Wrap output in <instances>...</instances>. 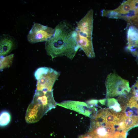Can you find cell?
<instances>
[{
    "mask_svg": "<svg viewBox=\"0 0 138 138\" xmlns=\"http://www.w3.org/2000/svg\"><path fill=\"white\" fill-rule=\"evenodd\" d=\"M79 138H93L91 135L87 133V134L81 135Z\"/></svg>",
    "mask_w": 138,
    "mask_h": 138,
    "instance_id": "2e32d148",
    "label": "cell"
},
{
    "mask_svg": "<svg viewBox=\"0 0 138 138\" xmlns=\"http://www.w3.org/2000/svg\"><path fill=\"white\" fill-rule=\"evenodd\" d=\"M56 105L53 98V90H36L26 111V121L29 123L37 122L49 110L55 108Z\"/></svg>",
    "mask_w": 138,
    "mask_h": 138,
    "instance_id": "7a4b0ae2",
    "label": "cell"
},
{
    "mask_svg": "<svg viewBox=\"0 0 138 138\" xmlns=\"http://www.w3.org/2000/svg\"><path fill=\"white\" fill-rule=\"evenodd\" d=\"M93 138H113V137L112 136H109V137H92Z\"/></svg>",
    "mask_w": 138,
    "mask_h": 138,
    "instance_id": "ac0fdd59",
    "label": "cell"
},
{
    "mask_svg": "<svg viewBox=\"0 0 138 138\" xmlns=\"http://www.w3.org/2000/svg\"><path fill=\"white\" fill-rule=\"evenodd\" d=\"M138 29V14L130 19L128 22Z\"/></svg>",
    "mask_w": 138,
    "mask_h": 138,
    "instance_id": "5bb4252c",
    "label": "cell"
},
{
    "mask_svg": "<svg viewBox=\"0 0 138 138\" xmlns=\"http://www.w3.org/2000/svg\"><path fill=\"white\" fill-rule=\"evenodd\" d=\"M11 117L9 113L7 111L2 112L0 116V124L1 126L8 125L10 120Z\"/></svg>",
    "mask_w": 138,
    "mask_h": 138,
    "instance_id": "4fadbf2b",
    "label": "cell"
},
{
    "mask_svg": "<svg viewBox=\"0 0 138 138\" xmlns=\"http://www.w3.org/2000/svg\"><path fill=\"white\" fill-rule=\"evenodd\" d=\"M60 75L59 72L47 67H41L35 71L34 76L37 80L36 90L52 91L55 81Z\"/></svg>",
    "mask_w": 138,
    "mask_h": 138,
    "instance_id": "5b68a950",
    "label": "cell"
},
{
    "mask_svg": "<svg viewBox=\"0 0 138 138\" xmlns=\"http://www.w3.org/2000/svg\"><path fill=\"white\" fill-rule=\"evenodd\" d=\"M14 56L13 54L4 56H0V70L10 67L12 64Z\"/></svg>",
    "mask_w": 138,
    "mask_h": 138,
    "instance_id": "7c38bea8",
    "label": "cell"
},
{
    "mask_svg": "<svg viewBox=\"0 0 138 138\" xmlns=\"http://www.w3.org/2000/svg\"><path fill=\"white\" fill-rule=\"evenodd\" d=\"M75 28L66 20L61 21L53 35L45 42L47 54L52 59L63 56L72 60L80 48L76 41Z\"/></svg>",
    "mask_w": 138,
    "mask_h": 138,
    "instance_id": "6da1fadb",
    "label": "cell"
},
{
    "mask_svg": "<svg viewBox=\"0 0 138 138\" xmlns=\"http://www.w3.org/2000/svg\"><path fill=\"white\" fill-rule=\"evenodd\" d=\"M132 88L134 89L138 90V78L137 81Z\"/></svg>",
    "mask_w": 138,
    "mask_h": 138,
    "instance_id": "e0dca14e",
    "label": "cell"
},
{
    "mask_svg": "<svg viewBox=\"0 0 138 138\" xmlns=\"http://www.w3.org/2000/svg\"><path fill=\"white\" fill-rule=\"evenodd\" d=\"M137 63L138 64V52H137Z\"/></svg>",
    "mask_w": 138,
    "mask_h": 138,
    "instance_id": "d6986e66",
    "label": "cell"
},
{
    "mask_svg": "<svg viewBox=\"0 0 138 138\" xmlns=\"http://www.w3.org/2000/svg\"><path fill=\"white\" fill-rule=\"evenodd\" d=\"M57 105L74 110L92 119L95 117L98 112L96 108L83 102L68 100L58 103Z\"/></svg>",
    "mask_w": 138,
    "mask_h": 138,
    "instance_id": "52a82bcc",
    "label": "cell"
},
{
    "mask_svg": "<svg viewBox=\"0 0 138 138\" xmlns=\"http://www.w3.org/2000/svg\"><path fill=\"white\" fill-rule=\"evenodd\" d=\"M115 131L114 125L112 123H108L106 125L100 126L90 129L88 133L92 137H113Z\"/></svg>",
    "mask_w": 138,
    "mask_h": 138,
    "instance_id": "30bf717a",
    "label": "cell"
},
{
    "mask_svg": "<svg viewBox=\"0 0 138 138\" xmlns=\"http://www.w3.org/2000/svg\"><path fill=\"white\" fill-rule=\"evenodd\" d=\"M93 10L91 9L77 22L75 28L77 43L87 56L89 58L95 57L92 35L93 29Z\"/></svg>",
    "mask_w": 138,
    "mask_h": 138,
    "instance_id": "3957f363",
    "label": "cell"
},
{
    "mask_svg": "<svg viewBox=\"0 0 138 138\" xmlns=\"http://www.w3.org/2000/svg\"><path fill=\"white\" fill-rule=\"evenodd\" d=\"M54 29L40 23L34 22L27 36L31 43L46 41L54 34Z\"/></svg>",
    "mask_w": 138,
    "mask_h": 138,
    "instance_id": "8992f818",
    "label": "cell"
},
{
    "mask_svg": "<svg viewBox=\"0 0 138 138\" xmlns=\"http://www.w3.org/2000/svg\"><path fill=\"white\" fill-rule=\"evenodd\" d=\"M127 34L128 45L127 49L133 54L136 55L138 48V29L133 26H130Z\"/></svg>",
    "mask_w": 138,
    "mask_h": 138,
    "instance_id": "9c48e42d",
    "label": "cell"
},
{
    "mask_svg": "<svg viewBox=\"0 0 138 138\" xmlns=\"http://www.w3.org/2000/svg\"><path fill=\"white\" fill-rule=\"evenodd\" d=\"M105 105L107 106L109 109L116 112H120L122 110L120 105L117 100L113 98L106 99Z\"/></svg>",
    "mask_w": 138,
    "mask_h": 138,
    "instance_id": "8fae6325",
    "label": "cell"
},
{
    "mask_svg": "<svg viewBox=\"0 0 138 138\" xmlns=\"http://www.w3.org/2000/svg\"><path fill=\"white\" fill-rule=\"evenodd\" d=\"M105 84L107 98L127 95L131 90L129 81L115 73L108 75Z\"/></svg>",
    "mask_w": 138,
    "mask_h": 138,
    "instance_id": "277c9868",
    "label": "cell"
},
{
    "mask_svg": "<svg viewBox=\"0 0 138 138\" xmlns=\"http://www.w3.org/2000/svg\"><path fill=\"white\" fill-rule=\"evenodd\" d=\"M18 45L17 40L7 34H2L0 37V56H6L15 49Z\"/></svg>",
    "mask_w": 138,
    "mask_h": 138,
    "instance_id": "ba28073f",
    "label": "cell"
},
{
    "mask_svg": "<svg viewBox=\"0 0 138 138\" xmlns=\"http://www.w3.org/2000/svg\"><path fill=\"white\" fill-rule=\"evenodd\" d=\"M126 132L117 131L115 132L113 135L114 138H126Z\"/></svg>",
    "mask_w": 138,
    "mask_h": 138,
    "instance_id": "9a60e30c",
    "label": "cell"
}]
</instances>
